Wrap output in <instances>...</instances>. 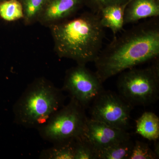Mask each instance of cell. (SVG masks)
Here are the masks:
<instances>
[{"label":"cell","instance_id":"15","mask_svg":"<svg viewBox=\"0 0 159 159\" xmlns=\"http://www.w3.org/2000/svg\"><path fill=\"white\" fill-rule=\"evenodd\" d=\"M24 10V23L26 25L38 22L47 0H19Z\"/></svg>","mask_w":159,"mask_h":159},{"label":"cell","instance_id":"2","mask_svg":"<svg viewBox=\"0 0 159 159\" xmlns=\"http://www.w3.org/2000/svg\"><path fill=\"white\" fill-rule=\"evenodd\" d=\"M49 28L54 51L60 58L86 65L94 62L101 51L105 31L97 13L85 11Z\"/></svg>","mask_w":159,"mask_h":159},{"label":"cell","instance_id":"21","mask_svg":"<svg viewBox=\"0 0 159 159\" xmlns=\"http://www.w3.org/2000/svg\"><path fill=\"white\" fill-rule=\"evenodd\" d=\"M4 1H6V0H0V3Z\"/></svg>","mask_w":159,"mask_h":159},{"label":"cell","instance_id":"9","mask_svg":"<svg viewBox=\"0 0 159 159\" xmlns=\"http://www.w3.org/2000/svg\"><path fill=\"white\" fill-rule=\"evenodd\" d=\"M85 136L98 151L131 139L126 130L111 126L91 119H88Z\"/></svg>","mask_w":159,"mask_h":159},{"label":"cell","instance_id":"11","mask_svg":"<svg viewBox=\"0 0 159 159\" xmlns=\"http://www.w3.org/2000/svg\"><path fill=\"white\" fill-rule=\"evenodd\" d=\"M126 4L107 6L97 13L102 27L110 29L115 35L122 31L125 25L124 11Z\"/></svg>","mask_w":159,"mask_h":159},{"label":"cell","instance_id":"1","mask_svg":"<svg viewBox=\"0 0 159 159\" xmlns=\"http://www.w3.org/2000/svg\"><path fill=\"white\" fill-rule=\"evenodd\" d=\"M159 56V20L152 18L124 31L100 51L94 61L103 83L111 77Z\"/></svg>","mask_w":159,"mask_h":159},{"label":"cell","instance_id":"20","mask_svg":"<svg viewBox=\"0 0 159 159\" xmlns=\"http://www.w3.org/2000/svg\"><path fill=\"white\" fill-rule=\"evenodd\" d=\"M154 148L153 149L154 152L155 154L156 155L158 158H159V142H157V141H154Z\"/></svg>","mask_w":159,"mask_h":159},{"label":"cell","instance_id":"6","mask_svg":"<svg viewBox=\"0 0 159 159\" xmlns=\"http://www.w3.org/2000/svg\"><path fill=\"white\" fill-rule=\"evenodd\" d=\"M133 108L119 94L104 89L89 107L91 119L126 131L130 127Z\"/></svg>","mask_w":159,"mask_h":159},{"label":"cell","instance_id":"14","mask_svg":"<svg viewBox=\"0 0 159 159\" xmlns=\"http://www.w3.org/2000/svg\"><path fill=\"white\" fill-rule=\"evenodd\" d=\"M134 144L129 139L102 148L98 151V159H129Z\"/></svg>","mask_w":159,"mask_h":159},{"label":"cell","instance_id":"19","mask_svg":"<svg viewBox=\"0 0 159 159\" xmlns=\"http://www.w3.org/2000/svg\"><path fill=\"white\" fill-rule=\"evenodd\" d=\"M130 0H85V6L91 11L98 13L102 8L113 5H123L127 4Z\"/></svg>","mask_w":159,"mask_h":159},{"label":"cell","instance_id":"3","mask_svg":"<svg viewBox=\"0 0 159 159\" xmlns=\"http://www.w3.org/2000/svg\"><path fill=\"white\" fill-rule=\"evenodd\" d=\"M64 99L62 90L45 77L38 78L28 85L14 104L15 122L37 129L62 107Z\"/></svg>","mask_w":159,"mask_h":159},{"label":"cell","instance_id":"13","mask_svg":"<svg viewBox=\"0 0 159 159\" xmlns=\"http://www.w3.org/2000/svg\"><path fill=\"white\" fill-rule=\"evenodd\" d=\"M76 139L53 143L50 148L43 150L39 158L42 159H74Z\"/></svg>","mask_w":159,"mask_h":159},{"label":"cell","instance_id":"8","mask_svg":"<svg viewBox=\"0 0 159 159\" xmlns=\"http://www.w3.org/2000/svg\"><path fill=\"white\" fill-rule=\"evenodd\" d=\"M84 6L85 0H47L38 22L49 28L73 17Z\"/></svg>","mask_w":159,"mask_h":159},{"label":"cell","instance_id":"10","mask_svg":"<svg viewBox=\"0 0 159 159\" xmlns=\"http://www.w3.org/2000/svg\"><path fill=\"white\" fill-rule=\"evenodd\" d=\"M159 16V0H130L124 11V24H135Z\"/></svg>","mask_w":159,"mask_h":159},{"label":"cell","instance_id":"7","mask_svg":"<svg viewBox=\"0 0 159 159\" xmlns=\"http://www.w3.org/2000/svg\"><path fill=\"white\" fill-rule=\"evenodd\" d=\"M104 90L96 72L84 65L77 64L66 72L62 90L70 95L84 109L89 108L96 97Z\"/></svg>","mask_w":159,"mask_h":159},{"label":"cell","instance_id":"18","mask_svg":"<svg viewBox=\"0 0 159 159\" xmlns=\"http://www.w3.org/2000/svg\"><path fill=\"white\" fill-rule=\"evenodd\" d=\"M153 149L148 144L139 141L134 142L133 147L129 159H157Z\"/></svg>","mask_w":159,"mask_h":159},{"label":"cell","instance_id":"5","mask_svg":"<svg viewBox=\"0 0 159 159\" xmlns=\"http://www.w3.org/2000/svg\"><path fill=\"white\" fill-rule=\"evenodd\" d=\"M85 110L74 99L56 111L38 128L43 139L54 143L85 136L89 118Z\"/></svg>","mask_w":159,"mask_h":159},{"label":"cell","instance_id":"12","mask_svg":"<svg viewBox=\"0 0 159 159\" xmlns=\"http://www.w3.org/2000/svg\"><path fill=\"white\" fill-rule=\"evenodd\" d=\"M136 133L150 141L159 138V118L152 112H145L136 121Z\"/></svg>","mask_w":159,"mask_h":159},{"label":"cell","instance_id":"17","mask_svg":"<svg viewBox=\"0 0 159 159\" xmlns=\"http://www.w3.org/2000/svg\"><path fill=\"white\" fill-rule=\"evenodd\" d=\"M74 159H98V152L84 136L76 139Z\"/></svg>","mask_w":159,"mask_h":159},{"label":"cell","instance_id":"4","mask_svg":"<svg viewBox=\"0 0 159 159\" xmlns=\"http://www.w3.org/2000/svg\"><path fill=\"white\" fill-rule=\"evenodd\" d=\"M153 61L146 67H134L119 74L117 82L119 94L133 107L147 106L158 100V58Z\"/></svg>","mask_w":159,"mask_h":159},{"label":"cell","instance_id":"16","mask_svg":"<svg viewBox=\"0 0 159 159\" xmlns=\"http://www.w3.org/2000/svg\"><path fill=\"white\" fill-rule=\"evenodd\" d=\"M24 10L19 0H6L0 3V17L7 21L23 19Z\"/></svg>","mask_w":159,"mask_h":159}]
</instances>
